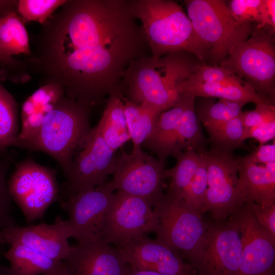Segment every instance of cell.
I'll use <instances>...</instances> for the list:
<instances>
[{
  "label": "cell",
  "instance_id": "6da1fadb",
  "mask_svg": "<svg viewBox=\"0 0 275 275\" xmlns=\"http://www.w3.org/2000/svg\"><path fill=\"white\" fill-rule=\"evenodd\" d=\"M24 61L43 85L91 108L116 92L130 62L150 55L130 0H66Z\"/></svg>",
  "mask_w": 275,
  "mask_h": 275
},
{
  "label": "cell",
  "instance_id": "7a4b0ae2",
  "mask_svg": "<svg viewBox=\"0 0 275 275\" xmlns=\"http://www.w3.org/2000/svg\"><path fill=\"white\" fill-rule=\"evenodd\" d=\"M203 63L185 51L157 59L145 56L130 62L117 91L132 103H144L163 112L175 105L183 94L186 82Z\"/></svg>",
  "mask_w": 275,
  "mask_h": 275
},
{
  "label": "cell",
  "instance_id": "3957f363",
  "mask_svg": "<svg viewBox=\"0 0 275 275\" xmlns=\"http://www.w3.org/2000/svg\"><path fill=\"white\" fill-rule=\"evenodd\" d=\"M130 3L133 15L141 23L152 58L185 51L206 63L210 58L209 49L177 3L171 0H130Z\"/></svg>",
  "mask_w": 275,
  "mask_h": 275
},
{
  "label": "cell",
  "instance_id": "277c9868",
  "mask_svg": "<svg viewBox=\"0 0 275 275\" xmlns=\"http://www.w3.org/2000/svg\"><path fill=\"white\" fill-rule=\"evenodd\" d=\"M91 110L65 95L46 115L33 136L24 140L16 139L12 146L48 154L57 161L66 176L74 158L83 148L92 130Z\"/></svg>",
  "mask_w": 275,
  "mask_h": 275
},
{
  "label": "cell",
  "instance_id": "5b68a950",
  "mask_svg": "<svg viewBox=\"0 0 275 275\" xmlns=\"http://www.w3.org/2000/svg\"><path fill=\"white\" fill-rule=\"evenodd\" d=\"M184 3L196 34L216 63L248 39L257 26L236 21L224 0H186Z\"/></svg>",
  "mask_w": 275,
  "mask_h": 275
},
{
  "label": "cell",
  "instance_id": "8992f818",
  "mask_svg": "<svg viewBox=\"0 0 275 275\" xmlns=\"http://www.w3.org/2000/svg\"><path fill=\"white\" fill-rule=\"evenodd\" d=\"M275 31L256 26L219 66L249 84L260 95L274 102Z\"/></svg>",
  "mask_w": 275,
  "mask_h": 275
},
{
  "label": "cell",
  "instance_id": "52a82bcc",
  "mask_svg": "<svg viewBox=\"0 0 275 275\" xmlns=\"http://www.w3.org/2000/svg\"><path fill=\"white\" fill-rule=\"evenodd\" d=\"M156 239L189 261L210 224L198 209L168 192L154 207Z\"/></svg>",
  "mask_w": 275,
  "mask_h": 275
},
{
  "label": "cell",
  "instance_id": "ba28073f",
  "mask_svg": "<svg viewBox=\"0 0 275 275\" xmlns=\"http://www.w3.org/2000/svg\"><path fill=\"white\" fill-rule=\"evenodd\" d=\"M7 185L13 199L26 220L32 223L59 200V187L54 170L29 157L17 164Z\"/></svg>",
  "mask_w": 275,
  "mask_h": 275
},
{
  "label": "cell",
  "instance_id": "9c48e42d",
  "mask_svg": "<svg viewBox=\"0 0 275 275\" xmlns=\"http://www.w3.org/2000/svg\"><path fill=\"white\" fill-rule=\"evenodd\" d=\"M201 152L206 163L207 188L201 212H209L216 222L223 221L245 203L237 158L213 149Z\"/></svg>",
  "mask_w": 275,
  "mask_h": 275
},
{
  "label": "cell",
  "instance_id": "30bf717a",
  "mask_svg": "<svg viewBox=\"0 0 275 275\" xmlns=\"http://www.w3.org/2000/svg\"><path fill=\"white\" fill-rule=\"evenodd\" d=\"M241 253L239 230L229 218L210 224L189 264L196 275H237Z\"/></svg>",
  "mask_w": 275,
  "mask_h": 275
},
{
  "label": "cell",
  "instance_id": "8fae6325",
  "mask_svg": "<svg viewBox=\"0 0 275 275\" xmlns=\"http://www.w3.org/2000/svg\"><path fill=\"white\" fill-rule=\"evenodd\" d=\"M164 163L142 149L117 156L112 180L115 190L141 198L152 208L160 200L166 179Z\"/></svg>",
  "mask_w": 275,
  "mask_h": 275
},
{
  "label": "cell",
  "instance_id": "7c38bea8",
  "mask_svg": "<svg viewBox=\"0 0 275 275\" xmlns=\"http://www.w3.org/2000/svg\"><path fill=\"white\" fill-rule=\"evenodd\" d=\"M156 218L143 199L117 190L107 211L102 236L107 244L121 248L131 240L154 231Z\"/></svg>",
  "mask_w": 275,
  "mask_h": 275
},
{
  "label": "cell",
  "instance_id": "4fadbf2b",
  "mask_svg": "<svg viewBox=\"0 0 275 275\" xmlns=\"http://www.w3.org/2000/svg\"><path fill=\"white\" fill-rule=\"evenodd\" d=\"M117 156L107 145L96 126L74 158L66 180L59 188V195H64L67 199L102 184L108 175L114 173Z\"/></svg>",
  "mask_w": 275,
  "mask_h": 275
},
{
  "label": "cell",
  "instance_id": "5bb4252c",
  "mask_svg": "<svg viewBox=\"0 0 275 275\" xmlns=\"http://www.w3.org/2000/svg\"><path fill=\"white\" fill-rule=\"evenodd\" d=\"M229 218L237 227L241 238L237 275H273L275 237L258 223L245 203Z\"/></svg>",
  "mask_w": 275,
  "mask_h": 275
},
{
  "label": "cell",
  "instance_id": "9a60e30c",
  "mask_svg": "<svg viewBox=\"0 0 275 275\" xmlns=\"http://www.w3.org/2000/svg\"><path fill=\"white\" fill-rule=\"evenodd\" d=\"M115 190L112 181H105L61 201V208L69 215L66 222L70 237L78 241L94 235L102 236L105 217Z\"/></svg>",
  "mask_w": 275,
  "mask_h": 275
},
{
  "label": "cell",
  "instance_id": "2e32d148",
  "mask_svg": "<svg viewBox=\"0 0 275 275\" xmlns=\"http://www.w3.org/2000/svg\"><path fill=\"white\" fill-rule=\"evenodd\" d=\"M184 92L196 97H216L259 103L274 102L258 94L232 72L217 65L202 64L186 82Z\"/></svg>",
  "mask_w": 275,
  "mask_h": 275
},
{
  "label": "cell",
  "instance_id": "e0dca14e",
  "mask_svg": "<svg viewBox=\"0 0 275 275\" xmlns=\"http://www.w3.org/2000/svg\"><path fill=\"white\" fill-rule=\"evenodd\" d=\"M63 261L69 275H127L130 268L118 249L101 235L77 241Z\"/></svg>",
  "mask_w": 275,
  "mask_h": 275
},
{
  "label": "cell",
  "instance_id": "ac0fdd59",
  "mask_svg": "<svg viewBox=\"0 0 275 275\" xmlns=\"http://www.w3.org/2000/svg\"><path fill=\"white\" fill-rule=\"evenodd\" d=\"M117 249L133 270L153 271L163 275H196L193 267L171 248L146 235Z\"/></svg>",
  "mask_w": 275,
  "mask_h": 275
},
{
  "label": "cell",
  "instance_id": "d6986e66",
  "mask_svg": "<svg viewBox=\"0 0 275 275\" xmlns=\"http://www.w3.org/2000/svg\"><path fill=\"white\" fill-rule=\"evenodd\" d=\"M69 238L67 222L59 216L53 224L15 225L0 231V243H21L44 256L61 261L67 258L72 250Z\"/></svg>",
  "mask_w": 275,
  "mask_h": 275
},
{
  "label": "cell",
  "instance_id": "ffe728a7",
  "mask_svg": "<svg viewBox=\"0 0 275 275\" xmlns=\"http://www.w3.org/2000/svg\"><path fill=\"white\" fill-rule=\"evenodd\" d=\"M239 181L245 202L275 204V162L260 166L237 158Z\"/></svg>",
  "mask_w": 275,
  "mask_h": 275
},
{
  "label": "cell",
  "instance_id": "44dd1931",
  "mask_svg": "<svg viewBox=\"0 0 275 275\" xmlns=\"http://www.w3.org/2000/svg\"><path fill=\"white\" fill-rule=\"evenodd\" d=\"M65 95L63 89L54 84L43 85L24 102L21 107V128L17 139L27 140L39 130L46 115Z\"/></svg>",
  "mask_w": 275,
  "mask_h": 275
},
{
  "label": "cell",
  "instance_id": "7402d4cb",
  "mask_svg": "<svg viewBox=\"0 0 275 275\" xmlns=\"http://www.w3.org/2000/svg\"><path fill=\"white\" fill-rule=\"evenodd\" d=\"M185 104L183 93L175 106L161 113L155 128L142 144L141 147L154 152L164 163L169 156L175 155L176 136Z\"/></svg>",
  "mask_w": 275,
  "mask_h": 275
},
{
  "label": "cell",
  "instance_id": "603a6c76",
  "mask_svg": "<svg viewBox=\"0 0 275 275\" xmlns=\"http://www.w3.org/2000/svg\"><path fill=\"white\" fill-rule=\"evenodd\" d=\"M3 254L10 264L11 275H46L61 267L64 261L44 256L19 243L10 244Z\"/></svg>",
  "mask_w": 275,
  "mask_h": 275
},
{
  "label": "cell",
  "instance_id": "cb8c5ba5",
  "mask_svg": "<svg viewBox=\"0 0 275 275\" xmlns=\"http://www.w3.org/2000/svg\"><path fill=\"white\" fill-rule=\"evenodd\" d=\"M107 145L114 151L131 140L120 94L108 95L103 115L96 125Z\"/></svg>",
  "mask_w": 275,
  "mask_h": 275
},
{
  "label": "cell",
  "instance_id": "d4e9b609",
  "mask_svg": "<svg viewBox=\"0 0 275 275\" xmlns=\"http://www.w3.org/2000/svg\"><path fill=\"white\" fill-rule=\"evenodd\" d=\"M121 97L128 132L133 142L132 151H138L142 149V144L155 128L162 112L147 104H135Z\"/></svg>",
  "mask_w": 275,
  "mask_h": 275
},
{
  "label": "cell",
  "instance_id": "484cf974",
  "mask_svg": "<svg viewBox=\"0 0 275 275\" xmlns=\"http://www.w3.org/2000/svg\"><path fill=\"white\" fill-rule=\"evenodd\" d=\"M183 93L185 104L177 134L174 157L189 150L201 152L205 150V140L196 112V97L188 92Z\"/></svg>",
  "mask_w": 275,
  "mask_h": 275
},
{
  "label": "cell",
  "instance_id": "4316f807",
  "mask_svg": "<svg viewBox=\"0 0 275 275\" xmlns=\"http://www.w3.org/2000/svg\"><path fill=\"white\" fill-rule=\"evenodd\" d=\"M0 49L8 57L32 55L27 31L16 11L0 17Z\"/></svg>",
  "mask_w": 275,
  "mask_h": 275
},
{
  "label": "cell",
  "instance_id": "83f0119b",
  "mask_svg": "<svg viewBox=\"0 0 275 275\" xmlns=\"http://www.w3.org/2000/svg\"><path fill=\"white\" fill-rule=\"evenodd\" d=\"M201 157V152L194 150L182 152L175 157L176 164L166 170V179H169L167 192L185 201Z\"/></svg>",
  "mask_w": 275,
  "mask_h": 275
},
{
  "label": "cell",
  "instance_id": "f1b7e54d",
  "mask_svg": "<svg viewBox=\"0 0 275 275\" xmlns=\"http://www.w3.org/2000/svg\"><path fill=\"white\" fill-rule=\"evenodd\" d=\"M246 103L219 98L215 103L205 100L198 105L196 114L205 128L227 122L239 116Z\"/></svg>",
  "mask_w": 275,
  "mask_h": 275
},
{
  "label": "cell",
  "instance_id": "f546056e",
  "mask_svg": "<svg viewBox=\"0 0 275 275\" xmlns=\"http://www.w3.org/2000/svg\"><path fill=\"white\" fill-rule=\"evenodd\" d=\"M17 104L0 82V152H6L18 138Z\"/></svg>",
  "mask_w": 275,
  "mask_h": 275
},
{
  "label": "cell",
  "instance_id": "4dcf8cb0",
  "mask_svg": "<svg viewBox=\"0 0 275 275\" xmlns=\"http://www.w3.org/2000/svg\"><path fill=\"white\" fill-rule=\"evenodd\" d=\"M240 115L227 122L206 128L212 145V149L229 154L240 146L243 142L244 131Z\"/></svg>",
  "mask_w": 275,
  "mask_h": 275
},
{
  "label": "cell",
  "instance_id": "1f68e13d",
  "mask_svg": "<svg viewBox=\"0 0 275 275\" xmlns=\"http://www.w3.org/2000/svg\"><path fill=\"white\" fill-rule=\"evenodd\" d=\"M66 0H18L17 13L23 23L36 21L44 24Z\"/></svg>",
  "mask_w": 275,
  "mask_h": 275
},
{
  "label": "cell",
  "instance_id": "d6a6232c",
  "mask_svg": "<svg viewBox=\"0 0 275 275\" xmlns=\"http://www.w3.org/2000/svg\"><path fill=\"white\" fill-rule=\"evenodd\" d=\"M12 161L11 157L6 152H0V231L5 228L15 225L12 215L13 199L6 181Z\"/></svg>",
  "mask_w": 275,
  "mask_h": 275
},
{
  "label": "cell",
  "instance_id": "836d02e7",
  "mask_svg": "<svg viewBox=\"0 0 275 275\" xmlns=\"http://www.w3.org/2000/svg\"><path fill=\"white\" fill-rule=\"evenodd\" d=\"M263 0H231L228 9L237 21L261 25V7Z\"/></svg>",
  "mask_w": 275,
  "mask_h": 275
},
{
  "label": "cell",
  "instance_id": "e575fe53",
  "mask_svg": "<svg viewBox=\"0 0 275 275\" xmlns=\"http://www.w3.org/2000/svg\"><path fill=\"white\" fill-rule=\"evenodd\" d=\"M0 77L15 83L23 84L29 80L31 76L24 60L7 57L0 49Z\"/></svg>",
  "mask_w": 275,
  "mask_h": 275
},
{
  "label": "cell",
  "instance_id": "d590c367",
  "mask_svg": "<svg viewBox=\"0 0 275 275\" xmlns=\"http://www.w3.org/2000/svg\"><path fill=\"white\" fill-rule=\"evenodd\" d=\"M240 118L244 128H251L275 120L274 104H257L254 109L242 112Z\"/></svg>",
  "mask_w": 275,
  "mask_h": 275
},
{
  "label": "cell",
  "instance_id": "8d00e7d4",
  "mask_svg": "<svg viewBox=\"0 0 275 275\" xmlns=\"http://www.w3.org/2000/svg\"><path fill=\"white\" fill-rule=\"evenodd\" d=\"M258 223L275 237V204L262 205L245 202Z\"/></svg>",
  "mask_w": 275,
  "mask_h": 275
},
{
  "label": "cell",
  "instance_id": "74e56055",
  "mask_svg": "<svg viewBox=\"0 0 275 275\" xmlns=\"http://www.w3.org/2000/svg\"><path fill=\"white\" fill-rule=\"evenodd\" d=\"M274 137L275 120H273L251 128H244L242 141L252 138L262 145L271 140H274Z\"/></svg>",
  "mask_w": 275,
  "mask_h": 275
},
{
  "label": "cell",
  "instance_id": "f35d334b",
  "mask_svg": "<svg viewBox=\"0 0 275 275\" xmlns=\"http://www.w3.org/2000/svg\"><path fill=\"white\" fill-rule=\"evenodd\" d=\"M241 160L246 162L254 164L275 162V142L269 145H260L257 149L251 153L239 158Z\"/></svg>",
  "mask_w": 275,
  "mask_h": 275
},
{
  "label": "cell",
  "instance_id": "ab89813d",
  "mask_svg": "<svg viewBox=\"0 0 275 275\" xmlns=\"http://www.w3.org/2000/svg\"><path fill=\"white\" fill-rule=\"evenodd\" d=\"M261 25L275 31V1L263 0L261 7Z\"/></svg>",
  "mask_w": 275,
  "mask_h": 275
},
{
  "label": "cell",
  "instance_id": "60d3db41",
  "mask_svg": "<svg viewBox=\"0 0 275 275\" xmlns=\"http://www.w3.org/2000/svg\"><path fill=\"white\" fill-rule=\"evenodd\" d=\"M16 5V0H0V17L15 10Z\"/></svg>",
  "mask_w": 275,
  "mask_h": 275
},
{
  "label": "cell",
  "instance_id": "b9f144b4",
  "mask_svg": "<svg viewBox=\"0 0 275 275\" xmlns=\"http://www.w3.org/2000/svg\"><path fill=\"white\" fill-rule=\"evenodd\" d=\"M5 244L0 243V256L5 252ZM0 275H11L9 267L3 265L0 262Z\"/></svg>",
  "mask_w": 275,
  "mask_h": 275
},
{
  "label": "cell",
  "instance_id": "7bdbcfd3",
  "mask_svg": "<svg viewBox=\"0 0 275 275\" xmlns=\"http://www.w3.org/2000/svg\"><path fill=\"white\" fill-rule=\"evenodd\" d=\"M127 275H163L160 273L150 271H145V270H135L129 268V270L127 274Z\"/></svg>",
  "mask_w": 275,
  "mask_h": 275
},
{
  "label": "cell",
  "instance_id": "ee69618b",
  "mask_svg": "<svg viewBox=\"0 0 275 275\" xmlns=\"http://www.w3.org/2000/svg\"><path fill=\"white\" fill-rule=\"evenodd\" d=\"M46 275H69L68 269L65 263L63 266L57 270Z\"/></svg>",
  "mask_w": 275,
  "mask_h": 275
},
{
  "label": "cell",
  "instance_id": "f6af8a7d",
  "mask_svg": "<svg viewBox=\"0 0 275 275\" xmlns=\"http://www.w3.org/2000/svg\"><path fill=\"white\" fill-rule=\"evenodd\" d=\"M273 275H274V274H273Z\"/></svg>",
  "mask_w": 275,
  "mask_h": 275
}]
</instances>
